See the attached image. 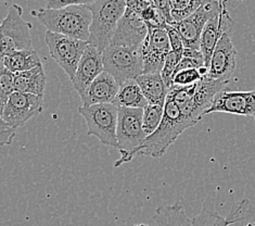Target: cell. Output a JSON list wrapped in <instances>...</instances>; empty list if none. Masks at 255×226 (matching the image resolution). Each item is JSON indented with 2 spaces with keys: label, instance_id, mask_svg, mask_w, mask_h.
Listing matches in <instances>:
<instances>
[{
  "label": "cell",
  "instance_id": "7a4b0ae2",
  "mask_svg": "<svg viewBox=\"0 0 255 226\" xmlns=\"http://www.w3.org/2000/svg\"><path fill=\"white\" fill-rule=\"evenodd\" d=\"M192 126L194 124L181 113L178 106L173 100L166 98L161 123L154 133L145 138L138 156L162 158L169 146Z\"/></svg>",
  "mask_w": 255,
  "mask_h": 226
},
{
  "label": "cell",
  "instance_id": "7c38bea8",
  "mask_svg": "<svg viewBox=\"0 0 255 226\" xmlns=\"http://www.w3.org/2000/svg\"><path fill=\"white\" fill-rule=\"evenodd\" d=\"M210 113H229L253 118L255 121V86L249 91H232L225 89L218 93L205 115Z\"/></svg>",
  "mask_w": 255,
  "mask_h": 226
},
{
  "label": "cell",
  "instance_id": "603a6c76",
  "mask_svg": "<svg viewBox=\"0 0 255 226\" xmlns=\"http://www.w3.org/2000/svg\"><path fill=\"white\" fill-rule=\"evenodd\" d=\"M152 226H191V220L186 216L181 201L157 208Z\"/></svg>",
  "mask_w": 255,
  "mask_h": 226
},
{
  "label": "cell",
  "instance_id": "f35d334b",
  "mask_svg": "<svg viewBox=\"0 0 255 226\" xmlns=\"http://www.w3.org/2000/svg\"><path fill=\"white\" fill-rule=\"evenodd\" d=\"M133 226H149V225H147V224H136V225H133Z\"/></svg>",
  "mask_w": 255,
  "mask_h": 226
},
{
  "label": "cell",
  "instance_id": "f546056e",
  "mask_svg": "<svg viewBox=\"0 0 255 226\" xmlns=\"http://www.w3.org/2000/svg\"><path fill=\"white\" fill-rule=\"evenodd\" d=\"M203 76L199 69H188L176 73L173 77V84L179 86H188V85L196 84L201 81Z\"/></svg>",
  "mask_w": 255,
  "mask_h": 226
},
{
  "label": "cell",
  "instance_id": "5bb4252c",
  "mask_svg": "<svg viewBox=\"0 0 255 226\" xmlns=\"http://www.w3.org/2000/svg\"><path fill=\"white\" fill-rule=\"evenodd\" d=\"M148 35V26L141 16L126 8L124 15L118 23L111 44L139 50Z\"/></svg>",
  "mask_w": 255,
  "mask_h": 226
},
{
  "label": "cell",
  "instance_id": "83f0119b",
  "mask_svg": "<svg viewBox=\"0 0 255 226\" xmlns=\"http://www.w3.org/2000/svg\"><path fill=\"white\" fill-rule=\"evenodd\" d=\"M202 66H204V59L200 50H192L185 48L183 58H181L179 63L176 66L175 74L179 71L188 69H200Z\"/></svg>",
  "mask_w": 255,
  "mask_h": 226
},
{
  "label": "cell",
  "instance_id": "8d00e7d4",
  "mask_svg": "<svg viewBox=\"0 0 255 226\" xmlns=\"http://www.w3.org/2000/svg\"><path fill=\"white\" fill-rule=\"evenodd\" d=\"M8 128H11V127L8 125L7 122H5V121L2 119L1 115H0V131L8 130Z\"/></svg>",
  "mask_w": 255,
  "mask_h": 226
},
{
  "label": "cell",
  "instance_id": "9c48e42d",
  "mask_svg": "<svg viewBox=\"0 0 255 226\" xmlns=\"http://www.w3.org/2000/svg\"><path fill=\"white\" fill-rule=\"evenodd\" d=\"M221 0H203L202 4L187 19L173 23L187 49L200 50V38L205 24L221 11Z\"/></svg>",
  "mask_w": 255,
  "mask_h": 226
},
{
  "label": "cell",
  "instance_id": "cb8c5ba5",
  "mask_svg": "<svg viewBox=\"0 0 255 226\" xmlns=\"http://www.w3.org/2000/svg\"><path fill=\"white\" fill-rule=\"evenodd\" d=\"M3 65L5 69L15 74L42 65V62L38 53L33 48V49L14 51L3 56Z\"/></svg>",
  "mask_w": 255,
  "mask_h": 226
},
{
  "label": "cell",
  "instance_id": "30bf717a",
  "mask_svg": "<svg viewBox=\"0 0 255 226\" xmlns=\"http://www.w3.org/2000/svg\"><path fill=\"white\" fill-rule=\"evenodd\" d=\"M44 111V96L14 91L5 105L1 117L8 125L17 130Z\"/></svg>",
  "mask_w": 255,
  "mask_h": 226
},
{
  "label": "cell",
  "instance_id": "ffe728a7",
  "mask_svg": "<svg viewBox=\"0 0 255 226\" xmlns=\"http://www.w3.org/2000/svg\"><path fill=\"white\" fill-rule=\"evenodd\" d=\"M46 85L47 76L42 65L14 74L15 91L35 96H44Z\"/></svg>",
  "mask_w": 255,
  "mask_h": 226
},
{
  "label": "cell",
  "instance_id": "4dcf8cb0",
  "mask_svg": "<svg viewBox=\"0 0 255 226\" xmlns=\"http://www.w3.org/2000/svg\"><path fill=\"white\" fill-rule=\"evenodd\" d=\"M179 61L180 60L178 59V57L176 56L173 51H171L167 54L165 62H164L163 69L161 71V76L168 89L173 85V77L175 74V70H176V66H177V64L179 63Z\"/></svg>",
  "mask_w": 255,
  "mask_h": 226
},
{
  "label": "cell",
  "instance_id": "d590c367",
  "mask_svg": "<svg viewBox=\"0 0 255 226\" xmlns=\"http://www.w3.org/2000/svg\"><path fill=\"white\" fill-rule=\"evenodd\" d=\"M15 130H13V128L0 131V147L10 145L12 143V139L15 137Z\"/></svg>",
  "mask_w": 255,
  "mask_h": 226
},
{
  "label": "cell",
  "instance_id": "8fae6325",
  "mask_svg": "<svg viewBox=\"0 0 255 226\" xmlns=\"http://www.w3.org/2000/svg\"><path fill=\"white\" fill-rule=\"evenodd\" d=\"M171 52L166 28H148V35L139 48L143 73H161L167 54Z\"/></svg>",
  "mask_w": 255,
  "mask_h": 226
},
{
  "label": "cell",
  "instance_id": "ba28073f",
  "mask_svg": "<svg viewBox=\"0 0 255 226\" xmlns=\"http://www.w3.org/2000/svg\"><path fill=\"white\" fill-rule=\"evenodd\" d=\"M45 41L52 59L59 64L60 68L64 70L66 75L72 81L89 42L52 33L50 30L46 32Z\"/></svg>",
  "mask_w": 255,
  "mask_h": 226
},
{
  "label": "cell",
  "instance_id": "d6a6232c",
  "mask_svg": "<svg viewBox=\"0 0 255 226\" xmlns=\"http://www.w3.org/2000/svg\"><path fill=\"white\" fill-rule=\"evenodd\" d=\"M96 0H46L45 4L48 9H60L69 5H89Z\"/></svg>",
  "mask_w": 255,
  "mask_h": 226
},
{
  "label": "cell",
  "instance_id": "e575fe53",
  "mask_svg": "<svg viewBox=\"0 0 255 226\" xmlns=\"http://www.w3.org/2000/svg\"><path fill=\"white\" fill-rule=\"evenodd\" d=\"M153 4L155 5L156 8H159L164 15L166 17L167 24H173L174 21L172 19L171 15V7H169V0H152Z\"/></svg>",
  "mask_w": 255,
  "mask_h": 226
},
{
  "label": "cell",
  "instance_id": "277c9868",
  "mask_svg": "<svg viewBox=\"0 0 255 226\" xmlns=\"http://www.w3.org/2000/svg\"><path fill=\"white\" fill-rule=\"evenodd\" d=\"M142 109L119 108L117 149L120 152V158L114 162V168L130 162L140 151L147 138L142 128Z\"/></svg>",
  "mask_w": 255,
  "mask_h": 226
},
{
  "label": "cell",
  "instance_id": "f1b7e54d",
  "mask_svg": "<svg viewBox=\"0 0 255 226\" xmlns=\"http://www.w3.org/2000/svg\"><path fill=\"white\" fill-rule=\"evenodd\" d=\"M140 16L144 23L147 24L148 28H165L167 25L165 15L154 4L142 11Z\"/></svg>",
  "mask_w": 255,
  "mask_h": 226
},
{
  "label": "cell",
  "instance_id": "d4e9b609",
  "mask_svg": "<svg viewBox=\"0 0 255 226\" xmlns=\"http://www.w3.org/2000/svg\"><path fill=\"white\" fill-rule=\"evenodd\" d=\"M203 0H169L171 15L174 23L187 19L202 4Z\"/></svg>",
  "mask_w": 255,
  "mask_h": 226
},
{
  "label": "cell",
  "instance_id": "52a82bcc",
  "mask_svg": "<svg viewBox=\"0 0 255 226\" xmlns=\"http://www.w3.org/2000/svg\"><path fill=\"white\" fill-rule=\"evenodd\" d=\"M105 71L122 85L128 79H136L143 73V65L139 50L131 48L109 45L102 52Z\"/></svg>",
  "mask_w": 255,
  "mask_h": 226
},
{
  "label": "cell",
  "instance_id": "ac0fdd59",
  "mask_svg": "<svg viewBox=\"0 0 255 226\" xmlns=\"http://www.w3.org/2000/svg\"><path fill=\"white\" fill-rule=\"evenodd\" d=\"M120 89V84L110 73L103 71L90 84L86 93L81 97L82 106L89 107L100 103H113Z\"/></svg>",
  "mask_w": 255,
  "mask_h": 226
},
{
  "label": "cell",
  "instance_id": "4fadbf2b",
  "mask_svg": "<svg viewBox=\"0 0 255 226\" xmlns=\"http://www.w3.org/2000/svg\"><path fill=\"white\" fill-rule=\"evenodd\" d=\"M221 3L220 13L205 24L200 38V52L204 59V66L208 69L218 40L225 33L232 32L234 25V21L227 9V0H221Z\"/></svg>",
  "mask_w": 255,
  "mask_h": 226
},
{
  "label": "cell",
  "instance_id": "6da1fadb",
  "mask_svg": "<svg viewBox=\"0 0 255 226\" xmlns=\"http://www.w3.org/2000/svg\"><path fill=\"white\" fill-rule=\"evenodd\" d=\"M31 14L52 33L84 41L89 39L92 12L87 5H69L60 9L40 8L33 10Z\"/></svg>",
  "mask_w": 255,
  "mask_h": 226
},
{
  "label": "cell",
  "instance_id": "9a60e30c",
  "mask_svg": "<svg viewBox=\"0 0 255 226\" xmlns=\"http://www.w3.org/2000/svg\"><path fill=\"white\" fill-rule=\"evenodd\" d=\"M230 33H225L218 40L209 66L208 77L217 81L230 82L237 66V50L230 38Z\"/></svg>",
  "mask_w": 255,
  "mask_h": 226
},
{
  "label": "cell",
  "instance_id": "e0dca14e",
  "mask_svg": "<svg viewBox=\"0 0 255 226\" xmlns=\"http://www.w3.org/2000/svg\"><path fill=\"white\" fill-rule=\"evenodd\" d=\"M252 213L253 209L250 205V201L247 199L236 204L226 218H223L213 210L202 208L199 215L191 220V226H229L244 221Z\"/></svg>",
  "mask_w": 255,
  "mask_h": 226
},
{
  "label": "cell",
  "instance_id": "836d02e7",
  "mask_svg": "<svg viewBox=\"0 0 255 226\" xmlns=\"http://www.w3.org/2000/svg\"><path fill=\"white\" fill-rule=\"evenodd\" d=\"M125 3L126 8L136 12L139 15L142 13V11L153 5L152 0H125Z\"/></svg>",
  "mask_w": 255,
  "mask_h": 226
},
{
  "label": "cell",
  "instance_id": "d6986e66",
  "mask_svg": "<svg viewBox=\"0 0 255 226\" xmlns=\"http://www.w3.org/2000/svg\"><path fill=\"white\" fill-rule=\"evenodd\" d=\"M228 83L226 81L212 79L208 76H204L198 82L193 96V114L198 121L204 117L205 111L210 108L214 97L221 91L227 89Z\"/></svg>",
  "mask_w": 255,
  "mask_h": 226
},
{
  "label": "cell",
  "instance_id": "4316f807",
  "mask_svg": "<svg viewBox=\"0 0 255 226\" xmlns=\"http://www.w3.org/2000/svg\"><path fill=\"white\" fill-rule=\"evenodd\" d=\"M15 91L14 88V74L4 68L0 66V115L7 105L10 96Z\"/></svg>",
  "mask_w": 255,
  "mask_h": 226
},
{
  "label": "cell",
  "instance_id": "ab89813d",
  "mask_svg": "<svg viewBox=\"0 0 255 226\" xmlns=\"http://www.w3.org/2000/svg\"><path fill=\"white\" fill-rule=\"evenodd\" d=\"M237 1H247V0H237Z\"/></svg>",
  "mask_w": 255,
  "mask_h": 226
},
{
  "label": "cell",
  "instance_id": "484cf974",
  "mask_svg": "<svg viewBox=\"0 0 255 226\" xmlns=\"http://www.w3.org/2000/svg\"><path fill=\"white\" fill-rule=\"evenodd\" d=\"M142 113V128L145 135L149 136L159 127L164 112V106L148 105L144 107Z\"/></svg>",
  "mask_w": 255,
  "mask_h": 226
},
{
  "label": "cell",
  "instance_id": "3957f363",
  "mask_svg": "<svg viewBox=\"0 0 255 226\" xmlns=\"http://www.w3.org/2000/svg\"><path fill=\"white\" fill-rule=\"evenodd\" d=\"M87 7L92 12L88 42L103 52L111 45L118 23L125 13V0H96Z\"/></svg>",
  "mask_w": 255,
  "mask_h": 226
},
{
  "label": "cell",
  "instance_id": "1f68e13d",
  "mask_svg": "<svg viewBox=\"0 0 255 226\" xmlns=\"http://www.w3.org/2000/svg\"><path fill=\"white\" fill-rule=\"evenodd\" d=\"M165 28L168 35L169 44H171V51H173L176 56L178 57V59L181 60L184 54V50H185L183 39H181L177 29H176L175 26L172 25V24H167Z\"/></svg>",
  "mask_w": 255,
  "mask_h": 226
},
{
  "label": "cell",
  "instance_id": "5b68a950",
  "mask_svg": "<svg viewBox=\"0 0 255 226\" xmlns=\"http://www.w3.org/2000/svg\"><path fill=\"white\" fill-rule=\"evenodd\" d=\"M33 24L23 19V8L13 3L0 23V52L2 56L19 50L33 49L31 29Z\"/></svg>",
  "mask_w": 255,
  "mask_h": 226
},
{
  "label": "cell",
  "instance_id": "7402d4cb",
  "mask_svg": "<svg viewBox=\"0 0 255 226\" xmlns=\"http://www.w3.org/2000/svg\"><path fill=\"white\" fill-rule=\"evenodd\" d=\"M113 105L122 108L143 109L149 103L144 98L142 91L139 87L136 79H128L122 85H120L119 93L115 97Z\"/></svg>",
  "mask_w": 255,
  "mask_h": 226
},
{
  "label": "cell",
  "instance_id": "74e56055",
  "mask_svg": "<svg viewBox=\"0 0 255 226\" xmlns=\"http://www.w3.org/2000/svg\"><path fill=\"white\" fill-rule=\"evenodd\" d=\"M3 65V56L1 54V52H0V66Z\"/></svg>",
  "mask_w": 255,
  "mask_h": 226
},
{
  "label": "cell",
  "instance_id": "2e32d148",
  "mask_svg": "<svg viewBox=\"0 0 255 226\" xmlns=\"http://www.w3.org/2000/svg\"><path fill=\"white\" fill-rule=\"evenodd\" d=\"M105 71L102 62V52L93 45H88L85 49L82 59L78 63L74 78L72 79L73 87L81 97L86 93L95 78Z\"/></svg>",
  "mask_w": 255,
  "mask_h": 226
},
{
  "label": "cell",
  "instance_id": "44dd1931",
  "mask_svg": "<svg viewBox=\"0 0 255 226\" xmlns=\"http://www.w3.org/2000/svg\"><path fill=\"white\" fill-rule=\"evenodd\" d=\"M144 98L149 105L164 106L168 93V88L162 79L161 73H147L136 78Z\"/></svg>",
  "mask_w": 255,
  "mask_h": 226
},
{
  "label": "cell",
  "instance_id": "8992f818",
  "mask_svg": "<svg viewBox=\"0 0 255 226\" xmlns=\"http://www.w3.org/2000/svg\"><path fill=\"white\" fill-rule=\"evenodd\" d=\"M78 113L87 124V136H95L100 143L117 148V127L119 107L113 103H100L89 107L81 106Z\"/></svg>",
  "mask_w": 255,
  "mask_h": 226
}]
</instances>
